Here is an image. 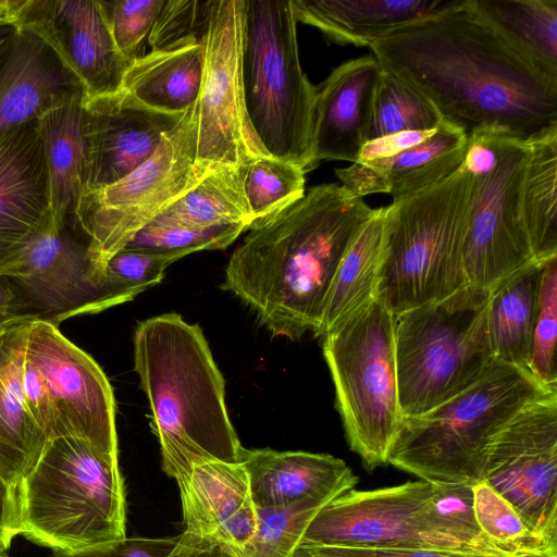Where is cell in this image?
<instances>
[{"label": "cell", "instance_id": "54", "mask_svg": "<svg viewBox=\"0 0 557 557\" xmlns=\"http://www.w3.org/2000/svg\"><path fill=\"white\" fill-rule=\"evenodd\" d=\"M20 0H0V20L13 18L15 20V11L18 7Z\"/></svg>", "mask_w": 557, "mask_h": 557}, {"label": "cell", "instance_id": "36", "mask_svg": "<svg viewBox=\"0 0 557 557\" xmlns=\"http://www.w3.org/2000/svg\"><path fill=\"white\" fill-rule=\"evenodd\" d=\"M245 230L240 225L196 228L157 216L123 249L161 255L176 261L195 251L224 249Z\"/></svg>", "mask_w": 557, "mask_h": 557}, {"label": "cell", "instance_id": "47", "mask_svg": "<svg viewBox=\"0 0 557 557\" xmlns=\"http://www.w3.org/2000/svg\"><path fill=\"white\" fill-rule=\"evenodd\" d=\"M435 131L436 128L429 131H405L369 140L361 148L356 163L392 158L404 150L423 143Z\"/></svg>", "mask_w": 557, "mask_h": 557}, {"label": "cell", "instance_id": "29", "mask_svg": "<svg viewBox=\"0 0 557 557\" xmlns=\"http://www.w3.org/2000/svg\"><path fill=\"white\" fill-rule=\"evenodd\" d=\"M385 207L374 209L344 255L333 278L318 337L376 299Z\"/></svg>", "mask_w": 557, "mask_h": 557}, {"label": "cell", "instance_id": "2", "mask_svg": "<svg viewBox=\"0 0 557 557\" xmlns=\"http://www.w3.org/2000/svg\"><path fill=\"white\" fill-rule=\"evenodd\" d=\"M373 211L339 184L313 186L249 227L221 287L248 306L273 336H318L337 268Z\"/></svg>", "mask_w": 557, "mask_h": 557}, {"label": "cell", "instance_id": "38", "mask_svg": "<svg viewBox=\"0 0 557 557\" xmlns=\"http://www.w3.org/2000/svg\"><path fill=\"white\" fill-rule=\"evenodd\" d=\"M476 522L485 539L499 552L511 556L546 545L517 509L484 481L472 486Z\"/></svg>", "mask_w": 557, "mask_h": 557}, {"label": "cell", "instance_id": "23", "mask_svg": "<svg viewBox=\"0 0 557 557\" xmlns=\"http://www.w3.org/2000/svg\"><path fill=\"white\" fill-rule=\"evenodd\" d=\"M467 139L463 129L443 120L423 143L388 159L335 169V174L354 197L383 193L397 201L456 173L465 160Z\"/></svg>", "mask_w": 557, "mask_h": 557}, {"label": "cell", "instance_id": "32", "mask_svg": "<svg viewBox=\"0 0 557 557\" xmlns=\"http://www.w3.org/2000/svg\"><path fill=\"white\" fill-rule=\"evenodd\" d=\"M524 55L557 76V0H473Z\"/></svg>", "mask_w": 557, "mask_h": 557}, {"label": "cell", "instance_id": "21", "mask_svg": "<svg viewBox=\"0 0 557 557\" xmlns=\"http://www.w3.org/2000/svg\"><path fill=\"white\" fill-rule=\"evenodd\" d=\"M86 96L54 49L33 29L20 26L0 55V135Z\"/></svg>", "mask_w": 557, "mask_h": 557}, {"label": "cell", "instance_id": "39", "mask_svg": "<svg viewBox=\"0 0 557 557\" xmlns=\"http://www.w3.org/2000/svg\"><path fill=\"white\" fill-rule=\"evenodd\" d=\"M430 510L450 534L472 552L493 557H509L493 546L482 534L475 519L472 485L433 484Z\"/></svg>", "mask_w": 557, "mask_h": 557}, {"label": "cell", "instance_id": "42", "mask_svg": "<svg viewBox=\"0 0 557 557\" xmlns=\"http://www.w3.org/2000/svg\"><path fill=\"white\" fill-rule=\"evenodd\" d=\"M210 1L164 0L148 35L151 51L174 48L187 40H201Z\"/></svg>", "mask_w": 557, "mask_h": 557}, {"label": "cell", "instance_id": "15", "mask_svg": "<svg viewBox=\"0 0 557 557\" xmlns=\"http://www.w3.org/2000/svg\"><path fill=\"white\" fill-rule=\"evenodd\" d=\"M528 151L524 140L507 135L496 168L473 178L463 244L465 271L470 285L491 290L535 261L521 207Z\"/></svg>", "mask_w": 557, "mask_h": 557}, {"label": "cell", "instance_id": "45", "mask_svg": "<svg viewBox=\"0 0 557 557\" xmlns=\"http://www.w3.org/2000/svg\"><path fill=\"white\" fill-rule=\"evenodd\" d=\"M20 384L24 405L49 440L54 435V410L45 381L37 368L25 355L20 359Z\"/></svg>", "mask_w": 557, "mask_h": 557}, {"label": "cell", "instance_id": "57", "mask_svg": "<svg viewBox=\"0 0 557 557\" xmlns=\"http://www.w3.org/2000/svg\"><path fill=\"white\" fill-rule=\"evenodd\" d=\"M0 325H2V324H0Z\"/></svg>", "mask_w": 557, "mask_h": 557}, {"label": "cell", "instance_id": "20", "mask_svg": "<svg viewBox=\"0 0 557 557\" xmlns=\"http://www.w3.org/2000/svg\"><path fill=\"white\" fill-rule=\"evenodd\" d=\"M53 214L38 119L0 135V269Z\"/></svg>", "mask_w": 557, "mask_h": 557}, {"label": "cell", "instance_id": "27", "mask_svg": "<svg viewBox=\"0 0 557 557\" xmlns=\"http://www.w3.org/2000/svg\"><path fill=\"white\" fill-rule=\"evenodd\" d=\"M202 64L203 50L198 39L151 51L131 64L123 89L152 109L183 114L198 99Z\"/></svg>", "mask_w": 557, "mask_h": 557}, {"label": "cell", "instance_id": "50", "mask_svg": "<svg viewBox=\"0 0 557 557\" xmlns=\"http://www.w3.org/2000/svg\"><path fill=\"white\" fill-rule=\"evenodd\" d=\"M288 557H360L346 547L300 543Z\"/></svg>", "mask_w": 557, "mask_h": 557}, {"label": "cell", "instance_id": "53", "mask_svg": "<svg viewBox=\"0 0 557 557\" xmlns=\"http://www.w3.org/2000/svg\"><path fill=\"white\" fill-rule=\"evenodd\" d=\"M511 557H557V544L546 545L536 549L519 552Z\"/></svg>", "mask_w": 557, "mask_h": 557}, {"label": "cell", "instance_id": "19", "mask_svg": "<svg viewBox=\"0 0 557 557\" xmlns=\"http://www.w3.org/2000/svg\"><path fill=\"white\" fill-rule=\"evenodd\" d=\"M176 483L184 527L178 543L190 549H220L231 557H240L255 534L258 519L244 466L206 462Z\"/></svg>", "mask_w": 557, "mask_h": 557}, {"label": "cell", "instance_id": "1", "mask_svg": "<svg viewBox=\"0 0 557 557\" xmlns=\"http://www.w3.org/2000/svg\"><path fill=\"white\" fill-rule=\"evenodd\" d=\"M367 47L467 135L497 127L525 141L557 124V76L515 47L473 0H447Z\"/></svg>", "mask_w": 557, "mask_h": 557}, {"label": "cell", "instance_id": "6", "mask_svg": "<svg viewBox=\"0 0 557 557\" xmlns=\"http://www.w3.org/2000/svg\"><path fill=\"white\" fill-rule=\"evenodd\" d=\"M473 177L458 170L385 207L376 300L393 315L466 287L463 244Z\"/></svg>", "mask_w": 557, "mask_h": 557}, {"label": "cell", "instance_id": "46", "mask_svg": "<svg viewBox=\"0 0 557 557\" xmlns=\"http://www.w3.org/2000/svg\"><path fill=\"white\" fill-rule=\"evenodd\" d=\"M507 135L511 134L497 127H483L471 132L460 170L473 178L491 173L498 163L500 145Z\"/></svg>", "mask_w": 557, "mask_h": 557}, {"label": "cell", "instance_id": "28", "mask_svg": "<svg viewBox=\"0 0 557 557\" xmlns=\"http://www.w3.org/2000/svg\"><path fill=\"white\" fill-rule=\"evenodd\" d=\"M544 265L534 261L491 289L486 318L495 360L528 369Z\"/></svg>", "mask_w": 557, "mask_h": 557}, {"label": "cell", "instance_id": "7", "mask_svg": "<svg viewBox=\"0 0 557 557\" xmlns=\"http://www.w3.org/2000/svg\"><path fill=\"white\" fill-rule=\"evenodd\" d=\"M290 0H245L242 81L245 109L262 150L299 166L312 160L317 88L304 73Z\"/></svg>", "mask_w": 557, "mask_h": 557}, {"label": "cell", "instance_id": "51", "mask_svg": "<svg viewBox=\"0 0 557 557\" xmlns=\"http://www.w3.org/2000/svg\"><path fill=\"white\" fill-rule=\"evenodd\" d=\"M20 26L13 18L0 20V55L7 50L16 37Z\"/></svg>", "mask_w": 557, "mask_h": 557}, {"label": "cell", "instance_id": "5", "mask_svg": "<svg viewBox=\"0 0 557 557\" xmlns=\"http://www.w3.org/2000/svg\"><path fill=\"white\" fill-rule=\"evenodd\" d=\"M557 388L527 368L495 360L471 387L417 417L403 418L387 463L433 484L482 481L497 433L530 403Z\"/></svg>", "mask_w": 557, "mask_h": 557}, {"label": "cell", "instance_id": "41", "mask_svg": "<svg viewBox=\"0 0 557 557\" xmlns=\"http://www.w3.org/2000/svg\"><path fill=\"white\" fill-rule=\"evenodd\" d=\"M164 0H100L119 50L132 62L143 57L148 37Z\"/></svg>", "mask_w": 557, "mask_h": 557}, {"label": "cell", "instance_id": "33", "mask_svg": "<svg viewBox=\"0 0 557 557\" xmlns=\"http://www.w3.org/2000/svg\"><path fill=\"white\" fill-rule=\"evenodd\" d=\"M246 165L214 170L158 216L196 228L240 225L249 230L252 218L244 191Z\"/></svg>", "mask_w": 557, "mask_h": 557}, {"label": "cell", "instance_id": "18", "mask_svg": "<svg viewBox=\"0 0 557 557\" xmlns=\"http://www.w3.org/2000/svg\"><path fill=\"white\" fill-rule=\"evenodd\" d=\"M15 23L33 29L54 49L87 97L123 89L133 62L116 47L100 0H20Z\"/></svg>", "mask_w": 557, "mask_h": 557}, {"label": "cell", "instance_id": "55", "mask_svg": "<svg viewBox=\"0 0 557 557\" xmlns=\"http://www.w3.org/2000/svg\"><path fill=\"white\" fill-rule=\"evenodd\" d=\"M0 557H7V556H4L3 554H0Z\"/></svg>", "mask_w": 557, "mask_h": 557}, {"label": "cell", "instance_id": "35", "mask_svg": "<svg viewBox=\"0 0 557 557\" xmlns=\"http://www.w3.org/2000/svg\"><path fill=\"white\" fill-rule=\"evenodd\" d=\"M305 172L297 165L259 156L245 168L244 191L252 218L250 227L305 195Z\"/></svg>", "mask_w": 557, "mask_h": 557}, {"label": "cell", "instance_id": "8", "mask_svg": "<svg viewBox=\"0 0 557 557\" xmlns=\"http://www.w3.org/2000/svg\"><path fill=\"white\" fill-rule=\"evenodd\" d=\"M490 293L468 284L443 300L394 315L403 418L421 416L465 392L493 364Z\"/></svg>", "mask_w": 557, "mask_h": 557}, {"label": "cell", "instance_id": "31", "mask_svg": "<svg viewBox=\"0 0 557 557\" xmlns=\"http://www.w3.org/2000/svg\"><path fill=\"white\" fill-rule=\"evenodd\" d=\"M85 98V97H84ZM77 98L38 119L58 222L70 223L83 194V100Z\"/></svg>", "mask_w": 557, "mask_h": 557}, {"label": "cell", "instance_id": "25", "mask_svg": "<svg viewBox=\"0 0 557 557\" xmlns=\"http://www.w3.org/2000/svg\"><path fill=\"white\" fill-rule=\"evenodd\" d=\"M30 321L15 318L0 325V479L15 487L49 441L26 409L20 384V359Z\"/></svg>", "mask_w": 557, "mask_h": 557}, {"label": "cell", "instance_id": "56", "mask_svg": "<svg viewBox=\"0 0 557 557\" xmlns=\"http://www.w3.org/2000/svg\"><path fill=\"white\" fill-rule=\"evenodd\" d=\"M509 557H511V556H509Z\"/></svg>", "mask_w": 557, "mask_h": 557}, {"label": "cell", "instance_id": "3", "mask_svg": "<svg viewBox=\"0 0 557 557\" xmlns=\"http://www.w3.org/2000/svg\"><path fill=\"white\" fill-rule=\"evenodd\" d=\"M134 369L160 444L162 469L176 482L210 461L238 463L243 447L225 406L224 379L198 324L171 312L138 323Z\"/></svg>", "mask_w": 557, "mask_h": 557}, {"label": "cell", "instance_id": "16", "mask_svg": "<svg viewBox=\"0 0 557 557\" xmlns=\"http://www.w3.org/2000/svg\"><path fill=\"white\" fill-rule=\"evenodd\" d=\"M25 355L40 372L54 410V437L73 436L119 457L112 386L83 349L50 323L32 320Z\"/></svg>", "mask_w": 557, "mask_h": 557}, {"label": "cell", "instance_id": "44", "mask_svg": "<svg viewBox=\"0 0 557 557\" xmlns=\"http://www.w3.org/2000/svg\"><path fill=\"white\" fill-rule=\"evenodd\" d=\"M173 262L165 256L122 249L109 259L106 273L113 284L140 294L159 284Z\"/></svg>", "mask_w": 557, "mask_h": 557}, {"label": "cell", "instance_id": "40", "mask_svg": "<svg viewBox=\"0 0 557 557\" xmlns=\"http://www.w3.org/2000/svg\"><path fill=\"white\" fill-rule=\"evenodd\" d=\"M557 257L545 262L539 312L532 338L529 371L545 385L557 388Z\"/></svg>", "mask_w": 557, "mask_h": 557}, {"label": "cell", "instance_id": "26", "mask_svg": "<svg viewBox=\"0 0 557 557\" xmlns=\"http://www.w3.org/2000/svg\"><path fill=\"white\" fill-rule=\"evenodd\" d=\"M447 0H290L296 22L318 28L330 41L367 47L408 22L428 15Z\"/></svg>", "mask_w": 557, "mask_h": 557}, {"label": "cell", "instance_id": "4", "mask_svg": "<svg viewBox=\"0 0 557 557\" xmlns=\"http://www.w3.org/2000/svg\"><path fill=\"white\" fill-rule=\"evenodd\" d=\"M18 535L53 553L74 554L126 537L119 457L87 441L47 442L16 485Z\"/></svg>", "mask_w": 557, "mask_h": 557}, {"label": "cell", "instance_id": "43", "mask_svg": "<svg viewBox=\"0 0 557 557\" xmlns=\"http://www.w3.org/2000/svg\"><path fill=\"white\" fill-rule=\"evenodd\" d=\"M51 557H231L220 549L196 550L172 537H124L74 554L53 553Z\"/></svg>", "mask_w": 557, "mask_h": 557}, {"label": "cell", "instance_id": "11", "mask_svg": "<svg viewBox=\"0 0 557 557\" xmlns=\"http://www.w3.org/2000/svg\"><path fill=\"white\" fill-rule=\"evenodd\" d=\"M11 295V318L54 326L133 300L132 290L104 286L92 276L87 244L54 214L11 262L0 269Z\"/></svg>", "mask_w": 557, "mask_h": 557}, {"label": "cell", "instance_id": "24", "mask_svg": "<svg viewBox=\"0 0 557 557\" xmlns=\"http://www.w3.org/2000/svg\"><path fill=\"white\" fill-rule=\"evenodd\" d=\"M240 463L248 474L257 508L281 507L302 499L329 504L358 483L345 461L329 454L244 448Z\"/></svg>", "mask_w": 557, "mask_h": 557}, {"label": "cell", "instance_id": "13", "mask_svg": "<svg viewBox=\"0 0 557 557\" xmlns=\"http://www.w3.org/2000/svg\"><path fill=\"white\" fill-rule=\"evenodd\" d=\"M432 491L433 484L424 480L371 491L349 490L320 509L300 543L472 552L432 516Z\"/></svg>", "mask_w": 557, "mask_h": 557}, {"label": "cell", "instance_id": "12", "mask_svg": "<svg viewBox=\"0 0 557 557\" xmlns=\"http://www.w3.org/2000/svg\"><path fill=\"white\" fill-rule=\"evenodd\" d=\"M245 0H211L201 37L203 64L195 103L196 169L244 166L267 154L249 125L242 81Z\"/></svg>", "mask_w": 557, "mask_h": 557}, {"label": "cell", "instance_id": "17", "mask_svg": "<svg viewBox=\"0 0 557 557\" xmlns=\"http://www.w3.org/2000/svg\"><path fill=\"white\" fill-rule=\"evenodd\" d=\"M184 114L152 109L124 89L86 96L82 120L83 194L112 185L137 169Z\"/></svg>", "mask_w": 557, "mask_h": 557}, {"label": "cell", "instance_id": "10", "mask_svg": "<svg viewBox=\"0 0 557 557\" xmlns=\"http://www.w3.org/2000/svg\"><path fill=\"white\" fill-rule=\"evenodd\" d=\"M195 110L194 104L137 169L81 196L69 224L87 244L92 276L99 284L121 288L107 276L109 259L206 177L196 169Z\"/></svg>", "mask_w": 557, "mask_h": 557}, {"label": "cell", "instance_id": "52", "mask_svg": "<svg viewBox=\"0 0 557 557\" xmlns=\"http://www.w3.org/2000/svg\"><path fill=\"white\" fill-rule=\"evenodd\" d=\"M11 295L0 277V324L11 320Z\"/></svg>", "mask_w": 557, "mask_h": 557}, {"label": "cell", "instance_id": "22", "mask_svg": "<svg viewBox=\"0 0 557 557\" xmlns=\"http://www.w3.org/2000/svg\"><path fill=\"white\" fill-rule=\"evenodd\" d=\"M382 66L373 54L348 60L315 86L312 160L356 162L368 141Z\"/></svg>", "mask_w": 557, "mask_h": 557}, {"label": "cell", "instance_id": "14", "mask_svg": "<svg viewBox=\"0 0 557 557\" xmlns=\"http://www.w3.org/2000/svg\"><path fill=\"white\" fill-rule=\"evenodd\" d=\"M482 481L547 544H557V392L521 409L493 438Z\"/></svg>", "mask_w": 557, "mask_h": 557}, {"label": "cell", "instance_id": "48", "mask_svg": "<svg viewBox=\"0 0 557 557\" xmlns=\"http://www.w3.org/2000/svg\"><path fill=\"white\" fill-rule=\"evenodd\" d=\"M18 535L16 487L0 479V554L10 546Z\"/></svg>", "mask_w": 557, "mask_h": 557}, {"label": "cell", "instance_id": "30", "mask_svg": "<svg viewBox=\"0 0 557 557\" xmlns=\"http://www.w3.org/2000/svg\"><path fill=\"white\" fill-rule=\"evenodd\" d=\"M521 207L534 260L557 257V124L525 140Z\"/></svg>", "mask_w": 557, "mask_h": 557}, {"label": "cell", "instance_id": "37", "mask_svg": "<svg viewBox=\"0 0 557 557\" xmlns=\"http://www.w3.org/2000/svg\"><path fill=\"white\" fill-rule=\"evenodd\" d=\"M325 505L315 499H302L281 507L257 508V528L240 557H288Z\"/></svg>", "mask_w": 557, "mask_h": 557}, {"label": "cell", "instance_id": "49", "mask_svg": "<svg viewBox=\"0 0 557 557\" xmlns=\"http://www.w3.org/2000/svg\"><path fill=\"white\" fill-rule=\"evenodd\" d=\"M346 548L360 557H493L474 552L436 548Z\"/></svg>", "mask_w": 557, "mask_h": 557}, {"label": "cell", "instance_id": "9", "mask_svg": "<svg viewBox=\"0 0 557 557\" xmlns=\"http://www.w3.org/2000/svg\"><path fill=\"white\" fill-rule=\"evenodd\" d=\"M394 320L375 299L321 336L347 442L369 471L387 465L403 419Z\"/></svg>", "mask_w": 557, "mask_h": 557}, {"label": "cell", "instance_id": "34", "mask_svg": "<svg viewBox=\"0 0 557 557\" xmlns=\"http://www.w3.org/2000/svg\"><path fill=\"white\" fill-rule=\"evenodd\" d=\"M442 121V115L426 97L382 69L368 141L405 131L434 129Z\"/></svg>", "mask_w": 557, "mask_h": 557}]
</instances>
